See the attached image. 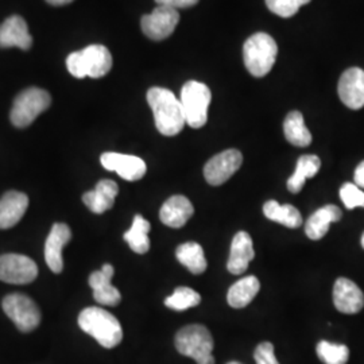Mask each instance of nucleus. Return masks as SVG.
<instances>
[{"label":"nucleus","instance_id":"37","mask_svg":"<svg viewBox=\"0 0 364 364\" xmlns=\"http://www.w3.org/2000/svg\"><path fill=\"white\" fill-rule=\"evenodd\" d=\"M362 247L364 248V232L363 235H362Z\"/></svg>","mask_w":364,"mask_h":364},{"label":"nucleus","instance_id":"17","mask_svg":"<svg viewBox=\"0 0 364 364\" xmlns=\"http://www.w3.org/2000/svg\"><path fill=\"white\" fill-rule=\"evenodd\" d=\"M33 46V37L28 33L26 21L14 15L7 18L0 25V48H19L22 50H28Z\"/></svg>","mask_w":364,"mask_h":364},{"label":"nucleus","instance_id":"13","mask_svg":"<svg viewBox=\"0 0 364 364\" xmlns=\"http://www.w3.org/2000/svg\"><path fill=\"white\" fill-rule=\"evenodd\" d=\"M338 96L343 105L351 109H362L364 107V70L360 68H350L338 80Z\"/></svg>","mask_w":364,"mask_h":364},{"label":"nucleus","instance_id":"4","mask_svg":"<svg viewBox=\"0 0 364 364\" xmlns=\"http://www.w3.org/2000/svg\"><path fill=\"white\" fill-rule=\"evenodd\" d=\"M177 351L189 356L197 364H215L213 338L207 326L192 324L180 329L174 338Z\"/></svg>","mask_w":364,"mask_h":364},{"label":"nucleus","instance_id":"28","mask_svg":"<svg viewBox=\"0 0 364 364\" xmlns=\"http://www.w3.org/2000/svg\"><path fill=\"white\" fill-rule=\"evenodd\" d=\"M151 230L150 223L144 216L136 215L132 221L130 230L123 235L131 250L136 254H146L150 250L149 232Z\"/></svg>","mask_w":364,"mask_h":364},{"label":"nucleus","instance_id":"11","mask_svg":"<svg viewBox=\"0 0 364 364\" xmlns=\"http://www.w3.org/2000/svg\"><path fill=\"white\" fill-rule=\"evenodd\" d=\"M180 22V14L166 6H158L154 11L144 15L141 27L144 36L153 41H164L170 37Z\"/></svg>","mask_w":364,"mask_h":364},{"label":"nucleus","instance_id":"38","mask_svg":"<svg viewBox=\"0 0 364 364\" xmlns=\"http://www.w3.org/2000/svg\"><path fill=\"white\" fill-rule=\"evenodd\" d=\"M228 364H242V363H239V362H230V363Z\"/></svg>","mask_w":364,"mask_h":364},{"label":"nucleus","instance_id":"2","mask_svg":"<svg viewBox=\"0 0 364 364\" xmlns=\"http://www.w3.org/2000/svg\"><path fill=\"white\" fill-rule=\"evenodd\" d=\"M78 326L105 348H114L123 340V329L119 320L102 308L91 306L84 309L78 314Z\"/></svg>","mask_w":364,"mask_h":364},{"label":"nucleus","instance_id":"36","mask_svg":"<svg viewBox=\"0 0 364 364\" xmlns=\"http://www.w3.org/2000/svg\"><path fill=\"white\" fill-rule=\"evenodd\" d=\"M49 4H52V6H65V4H69V3H72L73 0H46Z\"/></svg>","mask_w":364,"mask_h":364},{"label":"nucleus","instance_id":"30","mask_svg":"<svg viewBox=\"0 0 364 364\" xmlns=\"http://www.w3.org/2000/svg\"><path fill=\"white\" fill-rule=\"evenodd\" d=\"M320 360L326 364H347L350 350L344 344H335L329 341H320L316 347Z\"/></svg>","mask_w":364,"mask_h":364},{"label":"nucleus","instance_id":"31","mask_svg":"<svg viewBox=\"0 0 364 364\" xmlns=\"http://www.w3.org/2000/svg\"><path fill=\"white\" fill-rule=\"evenodd\" d=\"M309 1L311 0H266V6L272 13L281 18H291Z\"/></svg>","mask_w":364,"mask_h":364},{"label":"nucleus","instance_id":"8","mask_svg":"<svg viewBox=\"0 0 364 364\" xmlns=\"http://www.w3.org/2000/svg\"><path fill=\"white\" fill-rule=\"evenodd\" d=\"M3 311L21 332H31L41 323L38 305L25 294L14 293L3 299Z\"/></svg>","mask_w":364,"mask_h":364},{"label":"nucleus","instance_id":"12","mask_svg":"<svg viewBox=\"0 0 364 364\" xmlns=\"http://www.w3.org/2000/svg\"><path fill=\"white\" fill-rule=\"evenodd\" d=\"M100 162L105 169L117 171L126 181H139L147 170L142 158L120 153H105L100 156Z\"/></svg>","mask_w":364,"mask_h":364},{"label":"nucleus","instance_id":"29","mask_svg":"<svg viewBox=\"0 0 364 364\" xmlns=\"http://www.w3.org/2000/svg\"><path fill=\"white\" fill-rule=\"evenodd\" d=\"M201 302V296L191 287H177L174 293L165 299V305L173 311H186Z\"/></svg>","mask_w":364,"mask_h":364},{"label":"nucleus","instance_id":"35","mask_svg":"<svg viewBox=\"0 0 364 364\" xmlns=\"http://www.w3.org/2000/svg\"><path fill=\"white\" fill-rule=\"evenodd\" d=\"M353 180H355V185L359 186L360 189H364V161L360 162L358 165V168L355 170V176H353Z\"/></svg>","mask_w":364,"mask_h":364},{"label":"nucleus","instance_id":"14","mask_svg":"<svg viewBox=\"0 0 364 364\" xmlns=\"http://www.w3.org/2000/svg\"><path fill=\"white\" fill-rule=\"evenodd\" d=\"M70 239H72V232L66 224L57 223L53 225L50 234L45 243V260L53 273L58 274L63 272L64 269L63 250Z\"/></svg>","mask_w":364,"mask_h":364},{"label":"nucleus","instance_id":"21","mask_svg":"<svg viewBox=\"0 0 364 364\" xmlns=\"http://www.w3.org/2000/svg\"><path fill=\"white\" fill-rule=\"evenodd\" d=\"M28 207V197L21 192H7L0 198V228L7 230L16 225Z\"/></svg>","mask_w":364,"mask_h":364},{"label":"nucleus","instance_id":"33","mask_svg":"<svg viewBox=\"0 0 364 364\" xmlns=\"http://www.w3.org/2000/svg\"><path fill=\"white\" fill-rule=\"evenodd\" d=\"M254 358L257 364H279L274 353V346L269 341L260 343L254 352Z\"/></svg>","mask_w":364,"mask_h":364},{"label":"nucleus","instance_id":"20","mask_svg":"<svg viewBox=\"0 0 364 364\" xmlns=\"http://www.w3.org/2000/svg\"><path fill=\"white\" fill-rule=\"evenodd\" d=\"M119 193V186L112 180H102L97 182L96 188L82 196L84 204L93 213L102 215L114 207L115 198Z\"/></svg>","mask_w":364,"mask_h":364},{"label":"nucleus","instance_id":"34","mask_svg":"<svg viewBox=\"0 0 364 364\" xmlns=\"http://www.w3.org/2000/svg\"><path fill=\"white\" fill-rule=\"evenodd\" d=\"M200 0H156L158 6H166L170 9H189L193 7Z\"/></svg>","mask_w":364,"mask_h":364},{"label":"nucleus","instance_id":"1","mask_svg":"<svg viewBox=\"0 0 364 364\" xmlns=\"http://www.w3.org/2000/svg\"><path fill=\"white\" fill-rule=\"evenodd\" d=\"M147 103L153 109L156 130L165 136H174L181 132L186 119L183 114L181 100L173 92L153 87L147 92Z\"/></svg>","mask_w":364,"mask_h":364},{"label":"nucleus","instance_id":"26","mask_svg":"<svg viewBox=\"0 0 364 364\" xmlns=\"http://www.w3.org/2000/svg\"><path fill=\"white\" fill-rule=\"evenodd\" d=\"M284 132L287 142L297 147H308L312 144V134L305 126V120L299 111H291L287 114L284 122Z\"/></svg>","mask_w":364,"mask_h":364},{"label":"nucleus","instance_id":"23","mask_svg":"<svg viewBox=\"0 0 364 364\" xmlns=\"http://www.w3.org/2000/svg\"><path fill=\"white\" fill-rule=\"evenodd\" d=\"M259 279L254 275L245 277L235 282L227 293V301L235 309L246 308L252 299L259 293Z\"/></svg>","mask_w":364,"mask_h":364},{"label":"nucleus","instance_id":"3","mask_svg":"<svg viewBox=\"0 0 364 364\" xmlns=\"http://www.w3.org/2000/svg\"><path fill=\"white\" fill-rule=\"evenodd\" d=\"M69 73L76 78L105 77L112 68V55L103 45H91L66 58Z\"/></svg>","mask_w":364,"mask_h":364},{"label":"nucleus","instance_id":"5","mask_svg":"<svg viewBox=\"0 0 364 364\" xmlns=\"http://www.w3.org/2000/svg\"><path fill=\"white\" fill-rule=\"evenodd\" d=\"M277 54V42L266 33L251 36L243 46L245 65L254 77H264L273 69Z\"/></svg>","mask_w":364,"mask_h":364},{"label":"nucleus","instance_id":"32","mask_svg":"<svg viewBox=\"0 0 364 364\" xmlns=\"http://www.w3.org/2000/svg\"><path fill=\"white\" fill-rule=\"evenodd\" d=\"M340 198L347 209H353L356 207L364 208V192L355 183L347 182L340 189Z\"/></svg>","mask_w":364,"mask_h":364},{"label":"nucleus","instance_id":"6","mask_svg":"<svg viewBox=\"0 0 364 364\" xmlns=\"http://www.w3.org/2000/svg\"><path fill=\"white\" fill-rule=\"evenodd\" d=\"M181 105L186 124L192 129H201L208 120V107L212 93L205 84L188 81L181 90Z\"/></svg>","mask_w":364,"mask_h":364},{"label":"nucleus","instance_id":"10","mask_svg":"<svg viewBox=\"0 0 364 364\" xmlns=\"http://www.w3.org/2000/svg\"><path fill=\"white\" fill-rule=\"evenodd\" d=\"M243 164L239 150L230 149L212 156L204 166V177L212 186H220L228 181Z\"/></svg>","mask_w":364,"mask_h":364},{"label":"nucleus","instance_id":"22","mask_svg":"<svg viewBox=\"0 0 364 364\" xmlns=\"http://www.w3.org/2000/svg\"><path fill=\"white\" fill-rule=\"evenodd\" d=\"M343 212L336 205H326L323 208L317 209L312 216L308 219L305 224V232L309 239L320 240L323 239L332 223L341 220Z\"/></svg>","mask_w":364,"mask_h":364},{"label":"nucleus","instance_id":"7","mask_svg":"<svg viewBox=\"0 0 364 364\" xmlns=\"http://www.w3.org/2000/svg\"><path fill=\"white\" fill-rule=\"evenodd\" d=\"M52 105V97L49 92L41 88L31 87L21 92L14 100L11 109V123L18 129H25L30 126L38 115L45 112Z\"/></svg>","mask_w":364,"mask_h":364},{"label":"nucleus","instance_id":"27","mask_svg":"<svg viewBox=\"0 0 364 364\" xmlns=\"http://www.w3.org/2000/svg\"><path fill=\"white\" fill-rule=\"evenodd\" d=\"M176 257L191 273L198 275L207 270L208 263L204 255V250L196 242H188L178 246L176 250Z\"/></svg>","mask_w":364,"mask_h":364},{"label":"nucleus","instance_id":"18","mask_svg":"<svg viewBox=\"0 0 364 364\" xmlns=\"http://www.w3.org/2000/svg\"><path fill=\"white\" fill-rule=\"evenodd\" d=\"M255 251L252 239L246 231H240L235 235L231 245V252L227 263L228 272L234 275H240L247 270L250 262L254 259Z\"/></svg>","mask_w":364,"mask_h":364},{"label":"nucleus","instance_id":"19","mask_svg":"<svg viewBox=\"0 0 364 364\" xmlns=\"http://www.w3.org/2000/svg\"><path fill=\"white\" fill-rule=\"evenodd\" d=\"M195 208L185 196H171L159 210V219L170 228H181L193 216Z\"/></svg>","mask_w":364,"mask_h":364},{"label":"nucleus","instance_id":"16","mask_svg":"<svg viewBox=\"0 0 364 364\" xmlns=\"http://www.w3.org/2000/svg\"><path fill=\"white\" fill-rule=\"evenodd\" d=\"M333 304L344 314L359 313L364 306L363 291L351 279L338 278L333 287Z\"/></svg>","mask_w":364,"mask_h":364},{"label":"nucleus","instance_id":"9","mask_svg":"<svg viewBox=\"0 0 364 364\" xmlns=\"http://www.w3.org/2000/svg\"><path fill=\"white\" fill-rule=\"evenodd\" d=\"M38 277V266L28 257L6 254L0 257V281L14 285H26Z\"/></svg>","mask_w":364,"mask_h":364},{"label":"nucleus","instance_id":"15","mask_svg":"<svg viewBox=\"0 0 364 364\" xmlns=\"http://www.w3.org/2000/svg\"><path fill=\"white\" fill-rule=\"evenodd\" d=\"M114 267L112 264H105L102 270L93 272L90 277V287L93 290V299L100 305L105 306H117L122 301L120 291L112 285L114 277Z\"/></svg>","mask_w":364,"mask_h":364},{"label":"nucleus","instance_id":"25","mask_svg":"<svg viewBox=\"0 0 364 364\" xmlns=\"http://www.w3.org/2000/svg\"><path fill=\"white\" fill-rule=\"evenodd\" d=\"M321 168V159L317 156H299L296 171L287 180V189L291 193H299L308 178H313Z\"/></svg>","mask_w":364,"mask_h":364},{"label":"nucleus","instance_id":"24","mask_svg":"<svg viewBox=\"0 0 364 364\" xmlns=\"http://www.w3.org/2000/svg\"><path fill=\"white\" fill-rule=\"evenodd\" d=\"M263 213L269 220L279 223L287 228H299L302 225V216L299 209L290 204H279L275 200L264 203Z\"/></svg>","mask_w":364,"mask_h":364}]
</instances>
